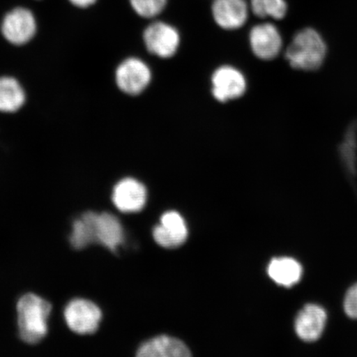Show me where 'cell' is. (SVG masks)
<instances>
[{
  "label": "cell",
  "instance_id": "6",
  "mask_svg": "<svg viewBox=\"0 0 357 357\" xmlns=\"http://www.w3.org/2000/svg\"><path fill=\"white\" fill-rule=\"evenodd\" d=\"M68 327L79 334H92L99 328L102 312L95 303L86 300H74L65 310Z\"/></svg>",
  "mask_w": 357,
  "mask_h": 357
},
{
  "label": "cell",
  "instance_id": "16",
  "mask_svg": "<svg viewBox=\"0 0 357 357\" xmlns=\"http://www.w3.org/2000/svg\"><path fill=\"white\" fill-rule=\"evenodd\" d=\"M302 266L294 259L281 257L273 259L268 266V274L278 284L291 287L301 279Z\"/></svg>",
  "mask_w": 357,
  "mask_h": 357
},
{
  "label": "cell",
  "instance_id": "20",
  "mask_svg": "<svg viewBox=\"0 0 357 357\" xmlns=\"http://www.w3.org/2000/svg\"><path fill=\"white\" fill-rule=\"evenodd\" d=\"M344 309L349 318L357 319V284L348 290L344 301Z\"/></svg>",
  "mask_w": 357,
  "mask_h": 357
},
{
  "label": "cell",
  "instance_id": "15",
  "mask_svg": "<svg viewBox=\"0 0 357 357\" xmlns=\"http://www.w3.org/2000/svg\"><path fill=\"white\" fill-rule=\"evenodd\" d=\"M26 93L24 87L15 78L0 77V112L12 114L25 105Z\"/></svg>",
  "mask_w": 357,
  "mask_h": 357
},
{
  "label": "cell",
  "instance_id": "7",
  "mask_svg": "<svg viewBox=\"0 0 357 357\" xmlns=\"http://www.w3.org/2000/svg\"><path fill=\"white\" fill-rule=\"evenodd\" d=\"M213 96L218 102L238 99L247 89V80L234 66H222L214 71L212 77Z\"/></svg>",
  "mask_w": 357,
  "mask_h": 357
},
{
  "label": "cell",
  "instance_id": "4",
  "mask_svg": "<svg viewBox=\"0 0 357 357\" xmlns=\"http://www.w3.org/2000/svg\"><path fill=\"white\" fill-rule=\"evenodd\" d=\"M1 32L6 41L15 46H24L37 33V22L33 13L25 8H16L3 17Z\"/></svg>",
  "mask_w": 357,
  "mask_h": 357
},
{
  "label": "cell",
  "instance_id": "10",
  "mask_svg": "<svg viewBox=\"0 0 357 357\" xmlns=\"http://www.w3.org/2000/svg\"><path fill=\"white\" fill-rule=\"evenodd\" d=\"M188 230L184 218L174 211L165 213L160 218V225L155 227L153 236L162 247L173 248L185 243Z\"/></svg>",
  "mask_w": 357,
  "mask_h": 357
},
{
  "label": "cell",
  "instance_id": "12",
  "mask_svg": "<svg viewBox=\"0 0 357 357\" xmlns=\"http://www.w3.org/2000/svg\"><path fill=\"white\" fill-rule=\"evenodd\" d=\"M327 314L322 307L307 305L300 312L296 320V331L302 340L311 342L322 336Z\"/></svg>",
  "mask_w": 357,
  "mask_h": 357
},
{
  "label": "cell",
  "instance_id": "14",
  "mask_svg": "<svg viewBox=\"0 0 357 357\" xmlns=\"http://www.w3.org/2000/svg\"><path fill=\"white\" fill-rule=\"evenodd\" d=\"M97 243L115 252L124 239L123 227L117 217L109 213L99 214L96 223Z\"/></svg>",
  "mask_w": 357,
  "mask_h": 357
},
{
  "label": "cell",
  "instance_id": "21",
  "mask_svg": "<svg viewBox=\"0 0 357 357\" xmlns=\"http://www.w3.org/2000/svg\"><path fill=\"white\" fill-rule=\"evenodd\" d=\"M348 134L343 145L342 153H343V158L347 160V162L349 165V168L351 169L354 166V160H355L356 151V142L355 140L356 137L354 135V132H350Z\"/></svg>",
  "mask_w": 357,
  "mask_h": 357
},
{
  "label": "cell",
  "instance_id": "9",
  "mask_svg": "<svg viewBox=\"0 0 357 357\" xmlns=\"http://www.w3.org/2000/svg\"><path fill=\"white\" fill-rule=\"evenodd\" d=\"M113 202L123 213L140 211L146 202V187L136 178H124L114 186Z\"/></svg>",
  "mask_w": 357,
  "mask_h": 357
},
{
  "label": "cell",
  "instance_id": "18",
  "mask_svg": "<svg viewBox=\"0 0 357 357\" xmlns=\"http://www.w3.org/2000/svg\"><path fill=\"white\" fill-rule=\"evenodd\" d=\"M251 7L256 16L278 20L284 19L288 10L285 0H251Z\"/></svg>",
  "mask_w": 357,
  "mask_h": 357
},
{
  "label": "cell",
  "instance_id": "1",
  "mask_svg": "<svg viewBox=\"0 0 357 357\" xmlns=\"http://www.w3.org/2000/svg\"><path fill=\"white\" fill-rule=\"evenodd\" d=\"M328 46L321 34L314 29H303L294 36L285 51V58L294 69L312 71L323 66Z\"/></svg>",
  "mask_w": 357,
  "mask_h": 357
},
{
  "label": "cell",
  "instance_id": "8",
  "mask_svg": "<svg viewBox=\"0 0 357 357\" xmlns=\"http://www.w3.org/2000/svg\"><path fill=\"white\" fill-rule=\"evenodd\" d=\"M249 41L254 55L263 61L275 59L283 47L280 31L270 22L254 26L250 32Z\"/></svg>",
  "mask_w": 357,
  "mask_h": 357
},
{
  "label": "cell",
  "instance_id": "22",
  "mask_svg": "<svg viewBox=\"0 0 357 357\" xmlns=\"http://www.w3.org/2000/svg\"><path fill=\"white\" fill-rule=\"evenodd\" d=\"M73 6L78 8H88L93 6L97 0H69Z\"/></svg>",
  "mask_w": 357,
  "mask_h": 357
},
{
  "label": "cell",
  "instance_id": "2",
  "mask_svg": "<svg viewBox=\"0 0 357 357\" xmlns=\"http://www.w3.org/2000/svg\"><path fill=\"white\" fill-rule=\"evenodd\" d=\"M52 311L50 303L33 294H25L17 302V325L22 341L35 344L47 333V319Z\"/></svg>",
  "mask_w": 357,
  "mask_h": 357
},
{
  "label": "cell",
  "instance_id": "11",
  "mask_svg": "<svg viewBox=\"0 0 357 357\" xmlns=\"http://www.w3.org/2000/svg\"><path fill=\"white\" fill-rule=\"evenodd\" d=\"M214 21L226 30L242 28L248 17L245 0H214L212 6Z\"/></svg>",
  "mask_w": 357,
  "mask_h": 357
},
{
  "label": "cell",
  "instance_id": "13",
  "mask_svg": "<svg viewBox=\"0 0 357 357\" xmlns=\"http://www.w3.org/2000/svg\"><path fill=\"white\" fill-rule=\"evenodd\" d=\"M189 348L184 343L168 336H159L142 344L137 351L140 357H189Z\"/></svg>",
  "mask_w": 357,
  "mask_h": 357
},
{
  "label": "cell",
  "instance_id": "3",
  "mask_svg": "<svg viewBox=\"0 0 357 357\" xmlns=\"http://www.w3.org/2000/svg\"><path fill=\"white\" fill-rule=\"evenodd\" d=\"M151 80V69L139 58H127L115 71L116 84L120 91L128 96H139L149 87Z\"/></svg>",
  "mask_w": 357,
  "mask_h": 357
},
{
  "label": "cell",
  "instance_id": "19",
  "mask_svg": "<svg viewBox=\"0 0 357 357\" xmlns=\"http://www.w3.org/2000/svg\"><path fill=\"white\" fill-rule=\"evenodd\" d=\"M133 10L138 15L151 19L162 13L167 6V0H129Z\"/></svg>",
  "mask_w": 357,
  "mask_h": 357
},
{
  "label": "cell",
  "instance_id": "5",
  "mask_svg": "<svg viewBox=\"0 0 357 357\" xmlns=\"http://www.w3.org/2000/svg\"><path fill=\"white\" fill-rule=\"evenodd\" d=\"M144 40L147 51L163 59L175 55L181 43L177 29L164 22H155L147 26Z\"/></svg>",
  "mask_w": 357,
  "mask_h": 357
},
{
  "label": "cell",
  "instance_id": "17",
  "mask_svg": "<svg viewBox=\"0 0 357 357\" xmlns=\"http://www.w3.org/2000/svg\"><path fill=\"white\" fill-rule=\"evenodd\" d=\"M99 214L93 212L84 213L79 220L75 221L70 241L75 249H82L88 245L97 243L96 223Z\"/></svg>",
  "mask_w": 357,
  "mask_h": 357
}]
</instances>
